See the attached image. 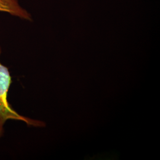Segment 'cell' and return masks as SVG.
<instances>
[{
	"mask_svg": "<svg viewBox=\"0 0 160 160\" xmlns=\"http://www.w3.org/2000/svg\"><path fill=\"white\" fill-rule=\"evenodd\" d=\"M0 12H6L23 20L33 21L31 14L21 6L19 0H0Z\"/></svg>",
	"mask_w": 160,
	"mask_h": 160,
	"instance_id": "cell-2",
	"label": "cell"
},
{
	"mask_svg": "<svg viewBox=\"0 0 160 160\" xmlns=\"http://www.w3.org/2000/svg\"><path fill=\"white\" fill-rule=\"evenodd\" d=\"M2 49L0 46V58ZM12 83V76L8 68L4 65L0 59V138L4 133V125L9 120L22 121L27 125L42 128L45 123L41 120H34L18 113L8 102L7 97Z\"/></svg>",
	"mask_w": 160,
	"mask_h": 160,
	"instance_id": "cell-1",
	"label": "cell"
}]
</instances>
